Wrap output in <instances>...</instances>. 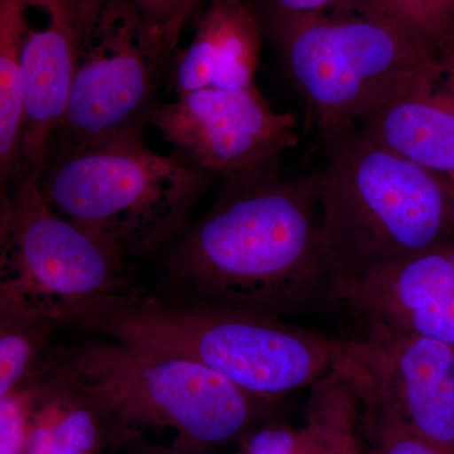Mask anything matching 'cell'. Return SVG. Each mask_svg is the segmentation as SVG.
I'll use <instances>...</instances> for the list:
<instances>
[{"mask_svg": "<svg viewBox=\"0 0 454 454\" xmlns=\"http://www.w3.org/2000/svg\"><path fill=\"white\" fill-rule=\"evenodd\" d=\"M358 403L378 406L424 439L454 448V346L365 330L336 372Z\"/></svg>", "mask_w": 454, "mask_h": 454, "instance_id": "30bf717a", "label": "cell"}, {"mask_svg": "<svg viewBox=\"0 0 454 454\" xmlns=\"http://www.w3.org/2000/svg\"><path fill=\"white\" fill-rule=\"evenodd\" d=\"M306 454H333V453H328V452H309V453H306Z\"/></svg>", "mask_w": 454, "mask_h": 454, "instance_id": "d4e9b609", "label": "cell"}, {"mask_svg": "<svg viewBox=\"0 0 454 454\" xmlns=\"http://www.w3.org/2000/svg\"><path fill=\"white\" fill-rule=\"evenodd\" d=\"M57 327L59 325L46 317L0 312V396L35 379Z\"/></svg>", "mask_w": 454, "mask_h": 454, "instance_id": "2e32d148", "label": "cell"}, {"mask_svg": "<svg viewBox=\"0 0 454 454\" xmlns=\"http://www.w3.org/2000/svg\"><path fill=\"white\" fill-rule=\"evenodd\" d=\"M157 454H182L181 452H166V453H157Z\"/></svg>", "mask_w": 454, "mask_h": 454, "instance_id": "484cf974", "label": "cell"}, {"mask_svg": "<svg viewBox=\"0 0 454 454\" xmlns=\"http://www.w3.org/2000/svg\"><path fill=\"white\" fill-rule=\"evenodd\" d=\"M280 56L325 143L394 101L438 85L442 65L387 18L346 0L309 16L270 12Z\"/></svg>", "mask_w": 454, "mask_h": 454, "instance_id": "277c9868", "label": "cell"}, {"mask_svg": "<svg viewBox=\"0 0 454 454\" xmlns=\"http://www.w3.org/2000/svg\"><path fill=\"white\" fill-rule=\"evenodd\" d=\"M66 325L190 358L267 403L336 372L351 343L278 317L176 306L134 292L86 307Z\"/></svg>", "mask_w": 454, "mask_h": 454, "instance_id": "7a4b0ae2", "label": "cell"}, {"mask_svg": "<svg viewBox=\"0 0 454 454\" xmlns=\"http://www.w3.org/2000/svg\"><path fill=\"white\" fill-rule=\"evenodd\" d=\"M169 53L133 0H104L83 38L57 129L64 151L143 138V128L157 106L154 97Z\"/></svg>", "mask_w": 454, "mask_h": 454, "instance_id": "ba28073f", "label": "cell"}, {"mask_svg": "<svg viewBox=\"0 0 454 454\" xmlns=\"http://www.w3.org/2000/svg\"><path fill=\"white\" fill-rule=\"evenodd\" d=\"M170 265L206 306L283 318L325 300L317 176L240 181Z\"/></svg>", "mask_w": 454, "mask_h": 454, "instance_id": "6da1fadb", "label": "cell"}, {"mask_svg": "<svg viewBox=\"0 0 454 454\" xmlns=\"http://www.w3.org/2000/svg\"><path fill=\"white\" fill-rule=\"evenodd\" d=\"M202 5L195 35L173 70L176 95L253 86L262 42L255 12L245 0H206Z\"/></svg>", "mask_w": 454, "mask_h": 454, "instance_id": "4fadbf2b", "label": "cell"}, {"mask_svg": "<svg viewBox=\"0 0 454 454\" xmlns=\"http://www.w3.org/2000/svg\"><path fill=\"white\" fill-rule=\"evenodd\" d=\"M331 303L351 313L365 330L429 337L454 346V243L375 268Z\"/></svg>", "mask_w": 454, "mask_h": 454, "instance_id": "8fae6325", "label": "cell"}, {"mask_svg": "<svg viewBox=\"0 0 454 454\" xmlns=\"http://www.w3.org/2000/svg\"><path fill=\"white\" fill-rule=\"evenodd\" d=\"M342 454H363V448L360 446V438H358V430L357 434L348 442Z\"/></svg>", "mask_w": 454, "mask_h": 454, "instance_id": "603a6c76", "label": "cell"}, {"mask_svg": "<svg viewBox=\"0 0 454 454\" xmlns=\"http://www.w3.org/2000/svg\"><path fill=\"white\" fill-rule=\"evenodd\" d=\"M358 405V429L365 437L363 454H454V448L424 439L378 406Z\"/></svg>", "mask_w": 454, "mask_h": 454, "instance_id": "ac0fdd59", "label": "cell"}, {"mask_svg": "<svg viewBox=\"0 0 454 454\" xmlns=\"http://www.w3.org/2000/svg\"><path fill=\"white\" fill-rule=\"evenodd\" d=\"M205 2H206V0H199L200 5H202L203 3H205Z\"/></svg>", "mask_w": 454, "mask_h": 454, "instance_id": "4316f807", "label": "cell"}, {"mask_svg": "<svg viewBox=\"0 0 454 454\" xmlns=\"http://www.w3.org/2000/svg\"><path fill=\"white\" fill-rule=\"evenodd\" d=\"M346 0H269V12L282 16H309L339 7Z\"/></svg>", "mask_w": 454, "mask_h": 454, "instance_id": "44dd1931", "label": "cell"}, {"mask_svg": "<svg viewBox=\"0 0 454 454\" xmlns=\"http://www.w3.org/2000/svg\"><path fill=\"white\" fill-rule=\"evenodd\" d=\"M31 385L0 396V454H26L31 437Z\"/></svg>", "mask_w": 454, "mask_h": 454, "instance_id": "d6986e66", "label": "cell"}, {"mask_svg": "<svg viewBox=\"0 0 454 454\" xmlns=\"http://www.w3.org/2000/svg\"><path fill=\"white\" fill-rule=\"evenodd\" d=\"M442 70L443 74H442L441 85L454 92V43L442 59Z\"/></svg>", "mask_w": 454, "mask_h": 454, "instance_id": "7402d4cb", "label": "cell"}, {"mask_svg": "<svg viewBox=\"0 0 454 454\" xmlns=\"http://www.w3.org/2000/svg\"><path fill=\"white\" fill-rule=\"evenodd\" d=\"M31 0H0V173L23 176V51Z\"/></svg>", "mask_w": 454, "mask_h": 454, "instance_id": "9a60e30c", "label": "cell"}, {"mask_svg": "<svg viewBox=\"0 0 454 454\" xmlns=\"http://www.w3.org/2000/svg\"><path fill=\"white\" fill-rule=\"evenodd\" d=\"M46 361L107 419L176 429L184 450L244 434L268 404L190 358L121 340H92Z\"/></svg>", "mask_w": 454, "mask_h": 454, "instance_id": "5b68a950", "label": "cell"}, {"mask_svg": "<svg viewBox=\"0 0 454 454\" xmlns=\"http://www.w3.org/2000/svg\"><path fill=\"white\" fill-rule=\"evenodd\" d=\"M448 184H450V195H452V199H453V202H454V181L448 182Z\"/></svg>", "mask_w": 454, "mask_h": 454, "instance_id": "cb8c5ba5", "label": "cell"}, {"mask_svg": "<svg viewBox=\"0 0 454 454\" xmlns=\"http://www.w3.org/2000/svg\"><path fill=\"white\" fill-rule=\"evenodd\" d=\"M317 176L327 300L373 269L454 243L447 179L351 130L327 143Z\"/></svg>", "mask_w": 454, "mask_h": 454, "instance_id": "3957f363", "label": "cell"}, {"mask_svg": "<svg viewBox=\"0 0 454 454\" xmlns=\"http://www.w3.org/2000/svg\"><path fill=\"white\" fill-rule=\"evenodd\" d=\"M208 173L125 138L62 151L40 187L59 215L138 255L184 229Z\"/></svg>", "mask_w": 454, "mask_h": 454, "instance_id": "8992f818", "label": "cell"}, {"mask_svg": "<svg viewBox=\"0 0 454 454\" xmlns=\"http://www.w3.org/2000/svg\"><path fill=\"white\" fill-rule=\"evenodd\" d=\"M148 28L163 42L169 52L177 46L179 35L199 0H133Z\"/></svg>", "mask_w": 454, "mask_h": 454, "instance_id": "ffe728a7", "label": "cell"}, {"mask_svg": "<svg viewBox=\"0 0 454 454\" xmlns=\"http://www.w3.org/2000/svg\"><path fill=\"white\" fill-rule=\"evenodd\" d=\"M395 23L430 56L442 59L454 43V0H354Z\"/></svg>", "mask_w": 454, "mask_h": 454, "instance_id": "e0dca14e", "label": "cell"}, {"mask_svg": "<svg viewBox=\"0 0 454 454\" xmlns=\"http://www.w3.org/2000/svg\"><path fill=\"white\" fill-rule=\"evenodd\" d=\"M0 240V312L64 325L80 309L131 293L124 254L53 210L32 176L3 196Z\"/></svg>", "mask_w": 454, "mask_h": 454, "instance_id": "52a82bcc", "label": "cell"}, {"mask_svg": "<svg viewBox=\"0 0 454 454\" xmlns=\"http://www.w3.org/2000/svg\"><path fill=\"white\" fill-rule=\"evenodd\" d=\"M149 124L179 160L238 181L264 177L297 143L294 116L276 112L255 85L177 95L155 106Z\"/></svg>", "mask_w": 454, "mask_h": 454, "instance_id": "9c48e42d", "label": "cell"}, {"mask_svg": "<svg viewBox=\"0 0 454 454\" xmlns=\"http://www.w3.org/2000/svg\"><path fill=\"white\" fill-rule=\"evenodd\" d=\"M363 125L373 142L454 181V92L441 83L394 101Z\"/></svg>", "mask_w": 454, "mask_h": 454, "instance_id": "5bb4252c", "label": "cell"}, {"mask_svg": "<svg viewBox=\"0 0 454 454\" xmlns=\"http://www.w3.org/2000/svg\"><path fill=\"white\" fill-rule=\"evenodd\" d=\"M104 0H31L46 16L23 51V175L41 181L51 142L67 106L83 38Z\"/></svg>", "mask_w": 454, "mask_h": 454, "instance_id": "7c38bea8", "label": "cell"}]
</instances>
